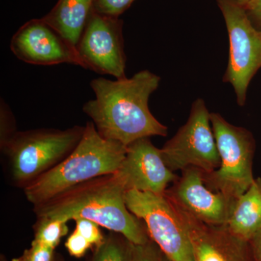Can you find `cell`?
Masks as SVG:
<instances>
[{
    "instance_id": "24",
    "label": "cell",
    "mask_w": 261,
    "mask_h": 261,
    "mask_svg": "<svg viewBox=\"0 0 261 261\" xmlns=\"http://www.w3.org/2000/svg\"><path fill=\"white\" fill-rule=\"evenodd\" d=\"M244 6L252 23L261 30V0H250Z\"/></svg>"
},
{
    "instance_id": "21",
    "label": "cell",
    "mask_w": 261,
    "mask_h": 261,
    "mask_svg": "<svg viewBox=\"0 0 261 261\" xmlns=\"http://www.w3.org/2000/svg\"><path fill=\"white\" fill-rule=\"evenodd\" d=\"M55 250L33 240L29 248L12 261H54Z\"/></svg>"
},
{
    "instance_id": "26",
    "label": "cell",
    "mask_w": 261,
    "mask_h": 261,
    "mask_svg": "<svg viewBox=\"0 0 261 261\" xmlns=\"http://www.w3.org/2000/svg\"><path fill=\"white\" fill-rule=\"evenodd\" d=\"M161 261H171L168 258L161 250Z\"/></svg>"
},
{
    "instance_id": "22",
    "label": "cell",
    "mask_w": 261,
    "mask_h": 261,
    "mask_svg": "<svg viewBox=\"0 0 261 261\" xmlns=\"http://www.w3.org/2000/svg\"><path fill=\"white\" fill-rule=\"evenodd\" d=\"M65 247L71 256L80 258L86 255L92 245L77 230H74L65 242Z\"/></svg>"
},
{
    "instance_id": "8",
    "label": "cell",
    "mask_w": 261,
    "mask_h": 261,
    "mask_svg": "<svg viewBox=\"0 0 261 261\" xmlns=\"http://www.w3.org/2000/svg\"><path fill=\"white\" fill-rule=\"evenodd\" d=\"M167 167L173 171L195 167L202 173L214 172L221 159L205 101L199 98L192 104L190 116L171 140L161 149Z\"/></svg>"
},
{
    "instance_id": "6",
    "label": "cell",
    "mask_w": 261,
    "mask_h": 261,
    "mask_svg": "<svg viewBox=\"0 0 261 261\" xmlns=\"http://www.w3.org/2000/svg\"><path fill=\"white\" fill-rule=\"evenodd\" d=\"M229 40V56L223 81L232 86L240 106L246 102L250 82L261 68V30L236 0H217Z\"/></svg>"
},
{
    "instance_id": "2",
    "label": "cell",
    "mask_w": 261,
    "mask_h": 261,
    "mask_svg": "<svg viewBox=\"0 0 261 261\" xmlns=\"http://www.w3.org/2000/svg\"><path fill=\"white\" fill-rule=\"evenodd\" d=\"M124 185L116 173L92 178L34 205L37 218L70 220L84 218L113 232L119 233L134 245H145L149 238L143 221L128 210Z\"/></svg>"
},
{
    "instance_id": "7",
    "label": "cell",
    "mask_w": 261,
    "mask_h": 261,
    "mask_svg": "<svg viewBox=\"0 0 261 261\" xmlns=\"http://www.w3.org/2000/svg\"><path fill=\"white\" fill-rule=\"evenodd\" d=\"M125 202L130 212L143 221L150 240L170 260L195 261L186 226L165 194L128 190Z\"/></svg>"
},
{
    "instance_id": "9",
    "label": "cell",
    "mask_w": 261,
    "mask_h": 261,
    "mask_svg": "<svg viewBox=\"0 0 261 261\" xmlns=\"http://www.w3.org/2000/svg\"><path fill=\"white\" fill-rule=\"evenodd\" d=\"M123 25L121 18L93 10L76 45L82 68L116 80L126 78Z\"/></svg>"
},
{
    "instance_id": "17",
    "label": "cell",
    "mask_w": 261,
    "mask_h": 261,
    "mask_svg": "<svg viewBox=\"0 0 261 261\" xmlns=\"http://www.w3.org/2000/svg\"><path fill=\"white\" fill-rule=\"evenodd\" d=\"M34 241L56 250L68 232L67 222L60 219L37 218L34 225Z\"/></svg>"
},
{
    "instance_id": "27",
    "label": "cell",
    "mask_w": 261,
    "mask_h": 261,
    "mask_svg": "<svg viewBox=\"0 0 261 261\" xmlns=\"http://www.w3.org/2000/svg\"><path fill=\"white\" fill-rule=\"evenodd\" d=\"M236 1L239 2V3H241L244 5H246L248 2H250V0H236Z\"/></svg>"
},
{
    "instance_id": "29",
    "label": "cell",
    "mask_w": 261,
    "mask_h": 261,
    "mask_svg": "<svg viewBox=\"0 0 261 261\" xmlns=\"http://www.w3.org/2000/svg\"><path fill=\"white\" fill-rule=\"evenodd\" d=\"M54 261H58V260H56V257H55V260H54Z\"/></svg>"
},
{
    "instance_id": "12",
    "label": "cell",
    "mask_w": 261,
    "mask_h": 261,
    "mask_svg": "<svg viewBox=\"0 0 261 261\" xmlns=\"http://www.w3.org/2000/svg\"><path fill=\"white\" fill-rule=\"evenodd\" d=\"M126 191L138 190L164 195L168 186L177 179L164 163L161 149L149 137L140 139L126 147V155L115 172Z\"/></svg>"
},
{
    "instance_id": "25",
    "label": "cell",
    "mask_w": 261,
    "mask_h": 261,
    "mask_svg": "<svg viewBox=\"0 0 261 261\" xmlns=\"http://www.w3.org/2000/svg\"><path fill=\"white\" fill-rule=\"evenodd\" d=\"M255 261H261V229L250 241Z\"/></svg>"
},
{
    "instance_id": "5",
    "label": "cell",
    "mask_w": 261,
    "mask_h": 261,
    "mask_svg": "<svg viewBox=\"0 0 261 261\" xmlns=\"http://www.w3.org/2000/svg\"><path fill=\"white\" fill-rule=\"evenodd\" d=\"M211 122L221 159L217 170L202 173L209 189L238 200L251 186L255 141L250 130L233 126L219 113H211Z\"/></svg>"
},
{
    "instance_id": "11",
    "label": "cell",
    "mask_w": 261,
    "mask_h": 261,
    "mask_svg": "<svg viewBox=\"0 0 261 261\" xmlns=\"http://www.w3.org/2000/svg\"><path fill=\"white\" fill-rule=\"evenodd\" d=\"M10 50L29 64H71L82 67L76 47L44 19L29 20L12 37Z\"/></svg>"
},
{
    "instance_id": "20",
    "label": "cell",
    "mask_w": 261,
    "mask_h": 261,
    "mask_svg": "<svg viewBox=\"0 0 261 261\" xmlns=\"http://www.w3.org/2000/svg\"><path fill=\"white\" fill-rule=\"evenodd\" d=\"M135 0H95L94 10L99 14L119 18Z\"/></svg>"
},
{
    "instance_id": "23",
    "label": "cell",
    "mask_w": 261,
    "mask_h": 261,
    "mask_svg": "<svg viewBox=\"0 0 261 261\" xmlns=\"http://www.w3.org/2000/svg\"><path fill=\"white\" fill-rule=\"evenodd\" d=\"M133 261H161V250L152 240L145 245H134Z\"/></svg>"
},
{
    "instance_id": "16",
    "label": "cell",
    "mask_w": 261,
    "mask_h": 261,
    "mask_svg": "<svg viewBox=\"0 0 261 261\" xmlns=\"http://www.w3.org/2000/svg\"><path fill=\"white\" fill-rule=\"evenodd\" d=\"M90 261H133V244L119 233H111L95 247Z\"/></svg>"
},
{
    "instance_id": "13",
    "label": "cell",
    "mask_w": 261,
    "mask_h": 261,
    "mask_svg": "<svg viewBox=\"0 0 261 261\" xmlns=\"http://www.w3.org/2000/svg\"><path fill=\"white\" fill-rule=\"evenodd\" d=\"M173 206L188 231L195 261H255L250 242L235 236L226 226L206 224Z\"/></svg>"
},
{
    "instance_id": "19",
    "label": "cell",
    "mask_w": 261,
    "mask_h": 261,
    "mask_svg": "<svg viewBox=\"0 0 261 261\" xmlns=\"http://www.w3.org/2000/svg\"><path fill=\"white\" fill-rule=\"evenodd\" d=\"M74 221L75 229L87 239L92 247L100 246L104 243L106 238L101 231L100 226L97 223L84 218H78Z\"/></svg>"
},
{
    "instance_id": "10",
    "label": "cell",
    "mask_w": 261,
    "mask_h": 261,
    "mask_svg": "<svg viewBox=\"0 0 261 261\" xmlns=\"http://www.w3.org/2000/svg\"><path fill=\"white\" fill-rule=\"evenodd\" d=\"M181 172L165 192L168 200L206 224L226 226L237 200L209 189L198 168L189 167Z\"/></svg>"
},
{
    "instance_id": "3",
    "label": "cell",
    "mask_w": 261,
    "mask_h": 261,
    "mask_svg": "<svg viewBox=\"0 0 261 261\" xmlns=\"http://www.w3.org/2000/svg\"><path fill=\"white\" fill-rule=\"evenodd\" d=\"M126 147L99 135L93 122H87L82 140L71 154L56 168L23 190L33 205L92 178L116 172L126 155Z\"/></svg>"
},
{
    "instance_id": "4",
    "label": "cell",
    "mask_w": 261,
    "mask_h": 261,
    "mask_svg": "<svg viewBox=\"0 0 261 261\" xmlns=\"http://www.w3.org/2000/svg\"><path fill=\"white\" fill-rule=\"evenodd\" d=\"M85 126L17 132L1 152L10 182L23 190L63 162L78 146Z\"/></svg>"
},
{
    "instance_id": "18",
    "label": "cell",
    "mask_w": 261,
    "mask_h": 261,
    "mask_svg": "<svg viewBox=\"0 0 261 261\" xmlns=\"http://www.w3.org/2000/svg\"><path fill=\"white\" fill-rule=\"evenodd\" d=\"M16 121L10 106L1 99L0 103V147L17 133Z\"/></svg>"
},
{
    "instance_id": "1",
    "label": "cell",
    "mask_w": 261,
    "mask_h": 261,
    "mask_svg": "<svg viewBox=\"0 0 261 261\" xmlns=\"http://www.w3.org/2000/svg\"><path fill=\"white\" fill-rule=\"evenodd\" d=\"M161 78L148 70L132 78L115 81L99 77L90 82L95 97L84 103L83 111L106 140L127 147L152 136L166 137L168 127L151 113L149 99L159 88Z\"/></svg>"
},
{
    "instance_id": "28",
    "label": "cell",
    "mask_w": 261,
    "mask_h": 261,
    "mask_svg": "<svg viewBox=\"0 0 261 261\" xmlns=\"http://www.w3.org/2000/svg\"><path fill=\"white\" fill-rule=\"evenodd\" d=\"M1 261H6V260H5V259H4V258H3V256H2Z\"/></svg>"
},
{
    "instance_id": "14",
    "label": "cell",
    "mask_w": 261,
    "mask_h": 261,
    "mask_svg": "<svg viewBox=\"0 0 261 261\" xmlns=\"http://www.w3.org/2000/svg\"><path fill=\"white\" fill-rule=\"evenodd\" d=\"M94 3L95 0H58L42 18L76 47Z\"/></svg>"
},
{
    "instance_id": "15",
    "label": "cell",
    "mask_w": 261,
    "mask_h": 261,
    "mask_svg": "<svg viewBox=\"0 0 261 261\" xmlns=\"http://www.w3.org/2000/svg\"><path fill=\"white\" fill-rule=\"evenodd\" d=\"M226 227L238 238L250 242L261 229V178L254 180L237 200Z\"/></svg>"
}]
</instances>
